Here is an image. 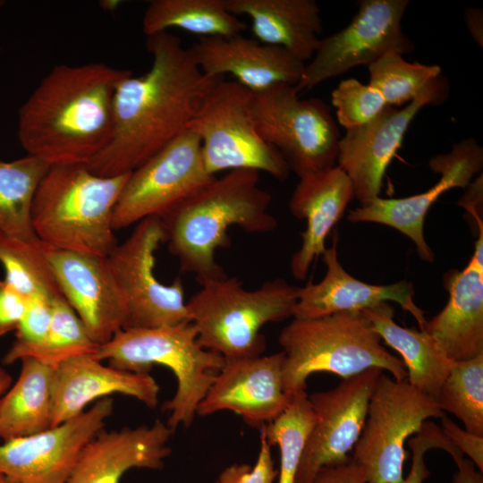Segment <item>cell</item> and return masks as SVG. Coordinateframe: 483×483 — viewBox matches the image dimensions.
Returning a JSON list of instances; mask_svg holds the SVG:
<instances>
[{"instance_id":"cell-1","label":"cell","mask_w":483,"mask_h":483,"mask_svg":"<svg viewBox=\"0 0 483 483\" xmlns=\"http://www.w3.org/2000/svg\"><path fill=\"white\" fill-rule=\"evenodd\" d=\"M149 70L132 73L114 97V129L108 145L87 166L101 176L131 173L187 130L201 101L219 78L206 76L189 47L168 31L147 37Z\"/></svg>"},{"instance_id":"cell-2","label":"cell","mask_w":483,"mask_h":483,"mask_svg":"<svg viewBox=\"0 0 483 483\" xmlns=\"http://www.w3.org/2000/svg\"><path fill=\"white\" fill-rule=\"evenodd\" d=\"M131 74L103 63L55 66L19 110L21 145L49 165H88L112 138L114 93Z\"/></svg>"},{"instance_id":"cell-3","label":"cell","mask_w":483,"mask_h":483,"mask_svg":"<svg viewBox=\"0 0 483 483\" xmlns=\"http://www.w3.org/2000/svg\"><path fill=\"white\" fill-rule=\"evenodd\" d=\"M272 196L259 186V172L228 171L200 187L160 217L168 250L181 270L195 275L200 284L226 276L216 251L231 242L228 230L239 226L250 233L275 230L269 211Z\"/></svg>"},{"instance_id":"cell-4","label":"cell","mask_w":483,"mask_h":483,"mask_svg":"<svg viewBox=\"0 0 483 483\" xmlns=\"http://www.w3.org/2000/svg\"><path fill=\"white\" fill-rule=\"evenodd\" d=\"M131 173L101 176L86 165H53L31 205V224L52 250L107 257L116 246L113 214Z\"/></svg>"},{"instance_id":"cell-5","label":"cell","mask_w":483,"mask_h":483,"mask_svg":"<svg viewBox=\"0 0 483 483\" xmlns=\"http://www.w3.org/2000/svg\"><path fill=\"white\" fill-rule=\"evenodd\" d=\"M278 342L284 353V388L287 394L306 390L308 377L328 372L346 378L369 369L406 379L402 360L381 343L366 315L360 310L294 318L281 331Z\"/></svg>"},{"instance_id":"cell-6","label":"cell","mask_w":483,"mask_h":483,"mask_svg":"<svg viewBox=\"0 0 483 483\" xmlns=\"http://www.w3.org/2000/svg\"><path fill=\"white\" fill-rule=\"evenodd\" d=\"M186 302L197 340L225 359L256 357L266 349L264 325L292 317L300 287L275 278L248 290L236 277L212 279Z\"/></svg>"},{"instance_id":"cell-7","label":"cell","mask_w":483,"mask_h":483,"mask_svg":"<svg viewBox=\"0 0 483 483\" xmlns=\"http://www.w3.org/2000/svg\"><path fill=\"white\" fill-rule=\"evenodd\" d=\"M198 333L191 321L154 328L121 329L100 345L95 357L106 360L116 369L149 373L155 364L170 369L177 380L171 400L162 406L169 411L166 425L174 429L190 427L199 402L207 394L225 358L199 345Z\"/></svg>"},{"instance_id":"cell-8","label":"cell","mask_w":483,"mask_h":483,"mask_svg":"<svg viewBox=\"0 0 483 483\" xmlns=\"http://www.w3.org/2000/svg\"><path fill=\"white\" fill-rule=\"evenodd\" d=\"M253 92L235 80L217 79L205 95L188 128L199 139L207 172L263 171L284 181L289 166L258 131Z\"/></svg>"},{"instance_id":"cell-9","label":"cell","mask_w":483,"mask_h":483,"mask_svg":"<svg viewBox=\"0 0 483 483\" xmlns=\"http://www.w3.org/2000/svg\"><path fill=\"white\" fill-rule=\"evenodd\" d=\"M252 113L260 136L299 178L336 165L341 134L321 99H302L294 86L275 84L253 93Z\"/></svg>"},{"instance_id":"cell-10","label":"cell","mask_w":483,"mask_h":483,"mask_svg":"<svg viewBox=\"0 0 483 483\" xmlns=\"http://www.w3.org/2000/svg\"><path fill=\"white\" fill-rule=\"evenodd\" d=\"M436 399L385 375L372 392L365 424L352 459L362 468L367 483H402L409 453L404 444L430 418H442Z\"/></svg>"},{"instance_id":"cell-11","label":"cell","mask_w":483,"mask_h":483,"mask_svg":"<svg viewBox=\"0 0 483 483\" xmlns=\"http://www.w3.org/2000/svg\"><path fill=\"white\" fill-rule=\"evenodd\" d=\"M165 240L160 217L150 216L137 223L130 236L116 244L107 256L126 301L123 329L154 328L190 321L181 279L165 284L154 272L156 251Z\"/></svg>"},{"instance_id":"cell-12","label":"cell","mask_w":483,"mask_h":483,"mask_svg":"<svg viewBox=\"0 0 483 483\" xmlns=\"http://www.w3.org/2000/svg\"><path fill=\"white\" fill-rule=\"evenodd\" d=\"M351 22L324 38L305 64L300 93L358 65L369 66L388 52H412L414 43L403 32L402 20L408 0H361Z\"/></svg>"},{"instance_id":"cell-13","label":"cell","mask_w":483,"mask_h":483,"mask_svg":"<svg viewBox=\"0 0 483 483\" xmlns=\"http://www.w3.org/2000/svg\"><path fill=\"white\" fill-rule=\"evenodd\" d=\"M215 177L205 168L199 137L187 129L130 174L114 209V230L162 216Z\"/></svg>"},{"instance_id":"cell-14","label":"cell","mask_w":483,"mask_h":483,"mask_svg":"<svg viewBox=\"0 0 483 483\" xmlns=\"http://www.w3.org/2000/svg\"><path fill=\"white\" fill-rule=\"evenodd\" d=\"M384 371L369 369L335 387L309 395L316 423L306 442L294 483H312L323 467L346 462L363 429L375 385Z\"/></svg>"},{"instance_id":"cell-15","label":"cell","mask_w":483,"mask_h":483,"mask_svg":"<svg viewBox=\"0 0 483 483\" xmlns=\"http://www.w3.org/2000/svg\"><path fill=\"white\" fill-rule=\"evenodd\" d=\"M448 92L447 80L439 75L410 104L387 106L372 121L341 137L336 165L351 180L360 205L379 197L387 166L416 114L425 106L443 103Z\"/></svg>"},{"instance_id":"cell-16","label":"cell","mask_w":483,"mask_h":483,"mask_svg":"<svg viewBox=\"0 0 483 483\" xmlns=\"http://www.w3.org/2000/svg\"><path fill=\"white\" fill-rule=\"evenodd\" d=\"M114 401L104 397L75 418L0 445V473L17 483H66L84 445L104 429Z\"/></svg>"},{"instance_id":"cell-17","label":"cell","mask_w":483,"mask_h":483,"mask_svg":"<svg viewBox=\"0 0 483 483\" xmlns=\"http://www.w3.org/2000/svg\"><path fill=\"white\" fill-rule=\"evenodd\" d=\"M428 165L441 174L440 179L424 192L399 199L377 197L349 211L352 223L370 222L393 227L416 246L419 258L433 262L435 254L424 236V220L431 206L445 191L466 188L483 166V148L474 138L462 140L450 152L433 157Z\"/></svg>"},{"instance_id":"cell-18","label":"cell","mask_w":483,"mask_h":483,"mask_svg":"<svg viewBox=\"0 0 483 483\" xmlns=\"http://www.w3.org/2000/svg\"><path fill=\"white\" fill-rule=\"evenodd\" d=\"M47 258L60 291L99 345L124 328V295L107 257L49 249Z\"/></svg>"},{"instance_id":"cell-19","label":"cell","mask_w":483,"mask_h":483,"mask_svg":"<svg viewBox=\"0 0 483 483\" xmlns=\"http://www.w3.org/2000/svg\"><path fill=\"white\" fill-rule=\"evenodd\" d=\"M284 353L225 359V363L197 408L208 416L231 411L250 426L261 428L287 406L291 396L284 388Z\"/></svg>"},{"instance_id":"cell-20","label":"cell","mask_w":483,"mask_h":483,"mask_svg":"<svg viewBox=\"0 0 483 483\" xmlns=\"http://www.w3.org/2000/svg\"><path fill=\"white\" fill-rule=\"evenodd\" d=\"M200 71L210 78L229 74L253 93L275 84L295 86L305 64L281 47L242 34L202 37L189 47Z\"/></svg>"},{"instance_id":"cell-21","label":"cell","mask_w":483,"mask_h":483,"mask_svg":"<svg viewBox=\"0 0 483 483\" xmlns=\"http://www.w3.org/2000/svg\"><path fill=\"white\" fill-rule=\"evenodd\" d=\"M443 279L448 301L423 330L452 361L483 354V225L467 266Z\"/></svg>"},{"instance_id":"cell-22","label":"cell","mask_w":483,"mask_h":483,"mask_svg":"<svg viewBox=\"0 0 483 483\" xmlns=\"http://www.w3.org/2000/svg\"><path fill=\"white\" fill-rule=\"evenodd\" d=\"M101 361L94 354H83L55 367L51 428L77 417L92 401L114 394L157 407L160 388L149 373L127 371Z\"/></svg>"},{"instance_id":"cell-23","label":"cell","mask_w":483,"mask_h":483,"mask_svg":"<svg viewBox=\"0 0 483 483\" xmlns=\"http://www.w3.org/2000/svg\"><path fill=\"white\" fill-rule=\"evenodd\" d=\"M337 233L333 244L323 253L326 271L324 278L300 287L292 310L294 318H309L340 311L363 310L381 302L394 301L416 319L423 330L427 319L414 301L411 283L402 280L391 284H371L356 279L341 265L337 253Z\"/></svg>"},{"instance_id":"cell-24","label":"cell","mask_w":483,"mask_h":483,"mask_svg":"<svg viewBox=\"0 0 483 483\" xmlns=\"http://www.w3.org/2000/svg\"><path fill=\"white\" fill-rule=\"evenodd\" d=\"M173 433L158 419L151 426L102 429L81 449L66 483H119L132 468L161 469Z\"/></svg>"},{"instance_id":"cell-25","label":"cell","mask_w":483,"mask_h":483,"mask_svg":"<svg viewBox=\"0 0 483 483\" xmlns=\"http://www.w3.org/2000/svg\"><path fill=\"white\" fill-rule=\"evenodd\" d=\"M353 198L352 183L337 165L300 178L289 200L291 214L306 221L301 247L291 259L295 279L304 280L314 260L323 255L327 235Z\"/></svg>"},{"instance_id":"cell-26","label":"cell","mask_w":483,"mask_h":483,"mask_svg":"<svg viewBox=\"0 0 483 483\" xmlns=\"http://www.w3.org/2000/svg\"><path fill=\"white\" fill-rule=\"evenodd\" d=\"M225 5L250 18L259 42L281 47L304 64L314 55L323 30L315 0H225Z\"/></svg>"},{"instance_id":"cell-27","label":"cell","mask_w":483,"mask_h":483,"mask_svg":"<svg viewBox=\"0 0 483 483\" xmlns=\"http://www.w3.org/2000/svg\"><path fill=\"white\" fill-rule=\"evenodd\" d=\"M361 311L381 340L401 354L407 382L436 399L454 361L424 330L398 325L394 319V309L387 301Z\"/></svg>"},{"instance_id":"cell-28","label":"cell","mask_w":483,"mask_h":483,"mask_svg":"<svg viewBox=\"0 0 483 483\" xmlns=\"http://www.w3.org/2000/svg\"><path fill=\"white\" fill-rule=\"evenodd\" d=\"M19 378L0 400V438L9 441L51 428L55 367L21 360Z\"/></svg>"},{"instance_id":"cell-29","label":"cell","mask_w":483,"mask_h":483,"mask_svg":"<svg viewBox=\"0 0 483 483\" xmlns=\"http://www.w3.org/2000/svg\"><path fill=\"white\" fill-rule=\"evenodd\" d=\"M174 28L200 38L232 37L242 34L246 24L226 9L225 0L149 1L142 17L143 33L148 37Z\"/></svg>"},{"instance_id":"cell-30","label":"cell","mask_w":483,"mask_h":483,"mask_svg":"<svg viewBox=\"0 0 483 483\" xmlns=\"http://www.w3.org/2000/svg\"><path fill=\"white\" fill-rule=\"evenodd\" d=\"M49 166L30 155L13 161L0 160V233L41 242L33 230L30 212L36 190Z\"/></svg>"},{"instance_id":"cell-31","label":"cell","mask_w":483,"mask_h":483,"mask_svg":"<svg viewBox=\"0 0 483 483\" xmlns=\"http://www.w3.org/2000/svg\"><path fill=\"white\" fill-rule=\"evenodd\" d=\"M50 248L0 233V264L4 281L19 292L31 298L63 296L47 258Z\"/></svg>"},{"instance_id":"cell-32","label":"cell","mask_w":483,"mask_h":483,"mask_svg":"<svg viewBox=\"0 0 483 483\" xmlns=\"http://www.w3.org/2000/svg\"><path fill=\"white\" fill-rule=\"evenodd\" d=\"M309 394L302 390L292 394L285 409L263 425L267 443L280 449L278 483H294L296 471L309 436L316 423Z\"/></svg>"},{"instance_id":"cell-33","label":"cell","mask_w":483,"mask_h":483,"mask_svg":"<svg viewBox=\"0 0 483 483\" xmlns=\"http://www.w3.org/2000/svg\"><path fill=\"white\" fill-rule=\"evenodd\" d=\"M436 401L443 411L460 419L464 429L483 436V354L454 361Z\"/></svg>"},{"instance_id":"cell-34","label":"cell","mask_w":483,"mask_h":483,"mask_svg":"<svg viewBox=\"0 0 483 483\" xmlns=\"http://www.w3.org/2000/svg\"><path fill=\"white\" fill-rule=\"evenodd\" d=\"M369 82L389 106L402 107L417 98L441 74L436 64L410 63L398 52H388L368 66Z\"/></svg>"},{"instance_id":"cell-35","label":"cell","mask_w":483,"mask_h":483,"mask_svg":"<svg viewBox=\"0 0 483 483\" xmlns=\"http://www.w3.org/2000/svg\"><path fill=\"white\" fill-rule=\"evenodd\" d=\"M99 346L90 338L83 323L64 297L58 296L52 301V319L47 335L39 344L29 350L23 358H35L56 367L72 357L95 355Z\"/></svg>"},{"instance_id":"cell-36","label":"cell","mask_w":483,"mask_h":483,"mask_svg":"<svg viewBox=\"0 0 483 483\" xmlns=\"http://www.w3.org/2000/svg\"><path fill=\"white\" fill-rule=\"evenodd\" d=\"M331 100L337 122L346 131L369 123L387 106L377 89L353 78L343 80L332 91Z\"/></svg>"},{"instance_id":"cell-37","label":"cell","mask_w":483,"mask_h":483,"mask_svg":"<svg viewBox=\"0 0 483 483\" xmlns=\"http://www.w3.org/2000/svg\"><path fill=\"white\" fill-rule=\"evenodd\" d=\"M53 300L41 295L29 299L26 311L16 328V340L4 355L3 363L8 365L21 360L29 350L44 340L52 319Z\"/></svg>"},{"instance_id":"cell-38","label":"cell","mask_w":483,"mask_h":483,"mask_svg":"<svg viewBox=\"0 0 483 483\" xmlns=\"http://www.w3.org/2000/svg\"><path fill=\"white\" fill-rule=\"evenodd\" d=\"M416 436L408 440L412 457L410 472L402 483H423L430 475L425 462V453L434 448L446 451L453 459L455 464L461 462L464 455L445 436L440 427L434 422L426 420Z\"/></svg>"},{"instance_id":"cell-39","label":"cell","mask_w":483,"mask_h":483,"mask_svg":"<svg viewBox=\"0 0 483 483\" xmlns=\"http://www.w3.org/2000/svg\"><path fill=\"white\" fill-rule=\"evenodd\" d=\"M260 429V448L254 466L234 463L226 467L215 483H274L278 470L275 469L271 445Z\"/></svg>"},{"instance_id":"cell-40","label":"cell","mask_w":483,"mask_h":483,"mask_svg":"<svg viewBox=\"0 0 483 483\" xmlns=\"http://www.w3.org/2000/svg\"><path fill=\"white\" fill-rule=\"evenodd\" d=\"M29 303V298L4 280H0V336L16 330Z\"/></svg>"},{"instance_id":"cell-41","label":"cell","mask_w":483,"mask_h":483,"mask_svg":"<svg viewBox=\"0 0 483 483\" xmlns=\"http://www.w3.org/2000/svg\"><path fill=\"white\" fill-rule=\"evenodd\" d=\"M441 429L451 443L483 471V436L460 428L446 416L441 418Z\"/></svg>"},{"instance_id":"cell-42","label":"cell","mask_w":483,"mask_h":483,"mask_svg":"<svg viewBox=\"0 0 483 483\" xmlns=\"http://www.w3.org/2000/svg\"><path fill=\"white\" fill-rule=\"evenodd\" d=\"M312 483H367L362 468L350 457L335 466L323 467Z\"/></svg>"},{"instance_id":"cell-43","label":"cell","mask_w":483,"mask_h":483,"mask_svg":"<svg viewBox=\"0 0 483 483\" xmlns=\"http://www.w3.org/2000/svg\"><path fill=\"white\" fill-rule=\"evenodd\" d=\"M465 25L478 46L483 47V10L468 7L464 11Z\"/></svg>"},{"instance_id":"cell-44","label":"cell","mask_w":483,"mask_h":483,"mask_svg":"<svg viewBox=\"0 0 483 483\" xmlns=\"http://www.w3.org/2000/svg\"><path fill=\"white\" fill-rule=\"evenodd\" d=\"M457 468L452 483H483L482 472L476 470V466L470 460L464 458Z\"/></svg>"},{"instance_id":"cell-45","label":"cell","mask_w":483,"mask_h":483,"mask_svg":"<svg viewBox=\"0 0 483 483\" xmlns=\"http://www.w3.org/2000/svg\"><path fill=\"white\" fill-rule=\"evenodd\" d=\"M12 384L11 375L3 368L0 367V400L7 392Z\"/></svg>"},{"instance_id":"cell-46","label":"cell","mask_w":483,"mask_h":483,"mask_svg":"<svg viewBox=\"0 0 483 483\" xmlns=\"http://www.w3.org/2000/svg\"><path fill=\"white\" fill-rule=\"evenodd\" d=\"M0 483H17V482L6 477L5 475L0 473Z\"/></svg>"},{"instance_id":"cell-47","label":"cell","mask_w":483,"mask_h":483,"mask_svg":"<svg viewBox=\"0 0 483 483\" xmlns=\"http://www.w3.org/2000/svg\"><path fill=\"white\" fill-rule=\"evenodd\" d=\"M4 4V2L0 0V8Z\"/></svg>"}]
</instances>
